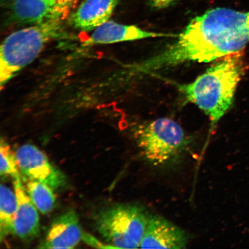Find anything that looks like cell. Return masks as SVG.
Instances as JSON below:
<instances>
[{"mask_svg": "<svg viewBox=\"0 0 249 249\" xmlns=\"http://www.w3.org/2000/svg\"><path fill=\"white\" fill-rule=\"evenodd\" d=\"M121 0H84L70 17L74 29L90 32L110 20Z\"/></svg>", "mask_w": 249, "mask_h": 249, "instance_id": "7c38bea8", "label": "cell"}, {"mask_svg": "<svg viewBox=\"0 0 249 249\" xmlns=\"http://www.w3.org/2000/svg\"><path fill=\"white\" fill-rule=\"evenodd\" d=\"M15 157L18 169L28 179L45 183L54 191L66 185V177L35 145L21 146L16 151Z\"/></svg>", "mask_w": 249, "mask_h": 249, "instance_id": "52a82bcc", "label": "cell"}, {"mask_svg": "<svg viewBox=\"0 0 249 249\" xmlns=\"http://www.w3.org/2000/svg\"><path fill=\"white\" fill-rule=\"evenodd\" d=\"M0 157V174L2 178L10 177L14 180L19 178V173L15 154L12 151L10 146L4 138L1 139Z\"/></svg>", "mask_w": 249, "mask_h": 249, "instance_id": "9a60e30c", "label": "cell"}, {"mask_svg": "<svg viewBox=\"0 0 249 249\" xmlns=\"http://www.w3.org/2000/svg\"><path fill=\"white\" fill-rule=\"evenodd\" d=\"M143 30L132 25H125L108 20L92 31L89 38L83 43L85 47L112 44L142 39L170 36Z\"/></svg>", "mask_w": 249, "mask_h": 249, "instance_id": "8fae6325", "label": "cell"}, {"mask_svg": "<svg viewBox=\"0 0 249 249\" xmlns=\"http://www.w3.org/2000/svg\"><path fill=\"white\" fill-rule=\"evenodd\" d=\"M17 208L15 193L7 186L0 188V240L13 233L14 219Z\"/></svg>", "mask_w": 249, "mask_h": 249, "instance_id": "4fadbf2b", "label": "cell"}, {"mask_svg": "<svg viewBox=\"0 0 249 249\" xmlns=\"http://www.w3.org/2000/svg\"><path fill=\"white\" fill-rule=\"evenodd\" d=\"M14 180L17 208L14 219L13 234L21 240L31 242L39 234V214L20 178Z\"/></svg>", "mask_w": 249, "mask_h": 249, "instance_id": "9c48e42d", "label": "cell"}, {"mask_svg": "<svg viewBox=\"0 0 249 249\" xmlns=\"http://www.w3.org/2000/svg\"><path fill=\"white\" fill-rule=\"evenodd\" d=\"M135 135L143 159L157 167L178 162L191 144V139L182 127L167 118H159L140 126Z\"/></svg>", "mask_w": 249, "mask_h": 249, "instance_id": "277c9868", "label": "cell"}, {"mask_svg": "<svg viewBox=\"0 0 249 249\" xmlns=\"http://www.w3.org/2000/svg\"><path fill=\"white\" fill-rule=\"evenodd\" d=\"M244 71L243 54L238 52L220 59L194 82L179 86L186 100L209 117L211 129L231 107Z\"/></svg>", "mask_w": 249, "mask_h": 249, "instance_id": "7a4b0ae2", "label": "cell"}, {"mask_svg": "<svg viewBox=\"0 0 249 249\" xmlns=\"http://www.w3.org/2000/svg\"><path fill=\"white\" fill-rule=\"evenodd\" d=\"M188 238L184 231L162 217H149L140 248L185 249Z\"/></svg>", "mask_w": 249, "mask_h": 249, "instance_id": "ba28073f", "label": "cell"}, {"mask_svg": "<svg viewBox=\"0 0 249 249\" xmlns=\"http://www.w3.org/2000/svg\"><path fill=\"white\" fill-rule=\"evenodd\" d=\"M64 19L29 25L7 36L0 49V87L2 89L30 65L49 43L68 37Z\"/></svg>", "mask_w": 249, "mask_h": 249, "instance_id": "3957f363", "label": "cell"}, {"mask_svg": "<svg viewBox=\"0 0 249 249\" xmlns=\"http://www.w3.org/2000/svg\"><path fill=\"white\" fill-rule=\"evenodd\" d=\"M82 239L87 244L91 245L93 247L97 248H114L110 245H105L102 242L97 240L93 236L89 234V233H83Z\"/></svg>", "mask_w": 249, "mask_h": 249, "instance_id": "2e32d148", "label": "cell"}, {"mask_svg": "<svg viewBox=\"0 0 249 249\" xmlns=\"http://www.w3.org/2000/svg\"><path fill=\"white\" fill-rule=\"evenodd\" d=\"M148 1L152 8L161 9L170 7L178 0H148Z\"/></svg>", "mask_w": 249, "mask_h": 249, "instance_id": "e0dca14e", "label": "cell"}, {"mask_svg": "<svg viewBox=\"0 0 249 249\" xmlns=\"http://www.w3.org/2000/svg\"><path fill=\"white\" fill-rule=\"evenodd\" d=\"M149 216L137 205L117 204L97 214L96 229L114 248H140Z\"/></svg>", "mask_w": 249, "mask_h": 249, "instance_id": "5b68a950", "label": "cell"}, {"mask_svg": "<svg viewBox=\"0 0 249 249\" xmlns=\"http://www.w3.org/2000/svg\"><path fill=\"white\" fill-rule=\"evenodd\" d=\"M77 214L73 210H68L53 221L38 248L73 249L82 239Z\"/></svg>", "mask_w": 249, "mask_h": 249, "instance_id": "30bf717a", "label": "cell"}, {"mask_svg": "<svg viewBox=\"0 0 249 249\" xmlns=\"http://www.w3.org/2000/svg\"><path fill=\"white\" fill-rule=\"evenodd\" d=\"M248 43L249 11L213 8L193 18L175 42L132 69L146 74L188 62H210L241 52Z\"/></svg>", "mask_w": 249, "mask_h": 249, "instance_id": "6da1fadb", "label": "cell"}, {"mask_svg": "<svg viewBox=\"0 0 249 249\" xmlns=\"http://www.w3.org/2000/svg\"><path fill=\"white\" fill-rule=\"evenodd\" d=\"M26 190L34 204L42 214H48L54 209L56 197L54 190L51 187L36 180L29 179Z\"/></svg>", "mask_w": 249, "mask_h": 249, "instance_id": "5bb4252c", "label": "cell"}, {"mask_svg": "<svg viewBox=\"0 0 249 249\" xmlns=\"http://www.w3.org/2000/svg\"><path fill=\"white\" fill-rule=\"evenodd\" d=\"M77 0H7L8 18L12 23L31 25L65 19Z\"/></svg>", "mask_w": 249, "mask_h": 249, "instance_id": "8992f818", "label": "cell"}]
</instances>
